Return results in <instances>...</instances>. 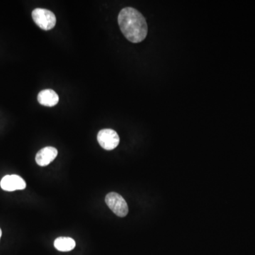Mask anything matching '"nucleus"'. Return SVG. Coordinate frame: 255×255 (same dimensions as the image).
Returning a JSON list of instances; mask_svg holds the SVG:
<instances>
[{
	"label": "nucleus",
	"instance_id": "4",
	"mask_svg": "<svg viewBox=\"0 0 255 255\" xmlns=\"http://www.w3.org/2000/svg\"><path fill=\"white\" fill-rule=\"evenodd\" d=\"M97 140L106 150H112L119 145L120 138L118 133L112 129H102L98 132Z\"/></svg>",
	"mask_w": 255,
	"mask_h": 255
},
{
	"label": "nucleus",
	"instance_id": "2",
	"mask_svg": "<svg viewBox=\"0 0 255 255\" xmlns=\"http://www.w3.org/2000/svg\"><path fill=\"white\" fill-rule=\"evenodd\" d=\"M32 18L37 26L45 31L52 29L56 24V17L50 10L37 8L32 11Z\"/></svg>",
	"mask_w": 255,
	"mask_h": 255
},
{
	"label": "nucleus",
	"instance_id": "9",
	"mask_svg": "<svg viewBox=\"0 0 255 255\" xmlns=\"http://www.w3.org/2000/svg\"><path fill=\"white\" fill-rule=\"evenodd\" d=\"M1 228H0V238H1Z\"/></svg>",
	"mask_w": 255,
	"mask_h": 255
},
{
	"label": "nucleus",
	"instance_id": "1",
	"mask_svg": "<svg viewBox=\"0 0 255 255\" xmlns=\"http://www.w3.org/2000/svg\"><path fill=\"white\" fill-rule=\"evenodd\" d=\"M118 23L124 36L131 43H140L147 36L148 28L145 18L134 8L122 9L119 14Z\"/></svg>",
	"mask_w": 255,
	"mask_h": 255
},
{
	"label": "nucleus",
	"instance_id": "3",
	"mask_svg": "<svg viewBox=\"0 0 255 255\" xmlns=\"http://www.w3.org/2000/svg\"><path fill=\"white\" fill-rule=\"evenodd\" d=\"M106 204L114 214L119 217H125L128 213V206L127 201L124 200L120 194L115 192H111L105 198Z\"/></svg>",
	"mask_w": 255,
	"mask_h": 255
},
{
	"label": "nucleus",
	"instance_id": "5",
	"mask_svg": "<svg viewBox=\"0 0 255 255\" xmlns=\"http://www.w3.org/2000/svg\"><path fill=\"white\" fill-rule=\"evenodd\" d=\"M0 186L3 190L14 191L23 190L26 187V182L22 178L16 174L6 175L1 179Z\"/></svg>",
	"mask_w": 255,
	"mask_h": 255
},
{
	"label": "nucleus",
	"instance_id": "7",
	"mask_svg": "<svg viewBox=\"0 0 255 255\" xmlns=\"http://www.w3.org/2000/svg\"><path fill=\"white\" fill-rule=\"evenodd\" d=\"M38 102L45 107H54L59 102V97L56 92L48 89L39 92Z\"/></svg>",
	"mask_w": 255,
	"mask_h": 255
},
{
	"label": "nucleus",
	"instance_id": "8",
	"mask_svg": "<svg viewBox=\"0 0 255 255\" xmlns=\"http://www.w3.org/2000/svg\"><path fill=\"white\" fill-rule=\"evenodd\" d=\"M76 243L73 238L68 237H60L54 242L55 248L60 252H70L75 248Z\"/></svg>",
	"mask_w": 255,
	"mask_h": 255
},
{
	"label": "nucleus",
	"instance_id": "6",
	"mask_svg": "<svg viewBox=\"0 0 255 255\" xmlns=\"http://www.w3.org/2000/svg\"><path fill=\"white\" fill-rule=\"evenodd\" d=\"M58 155V150L53 147H44L37 152L36 155V163L41 167L48 165L53 162Z\"/></svg>",
	"mask_w": 255,
	"mask_h": 255
}]
</instances>
